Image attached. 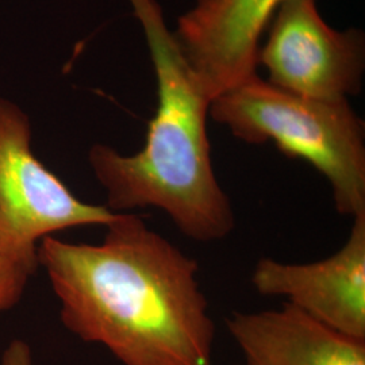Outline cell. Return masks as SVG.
I'll return each instance as SVG.
<instances>
[{"label": "cell", "instance_id": "8992f818", "mask_svg": "<svg viewBox=\"0 0 365 365\" xmlns=\"http://www.w3.org/2000/svg\"><path fill=\"white\" fill-rule=\"evenodd\" d=\"M252 286L262 297L286 298L318 324L365 341V212L353 218L344 247L325 260L289 264L261 259Z\"/></svg>", "mask_w": 365, "mask_h": 365}, {"label": "cell", "instance_id": "7a4b0ae2", "mask_svg": "<svg viewBox=\"0 0 365 365\" xmlns=\"http://www.w3.org/2000/svg\"><path fill=\"white\" fill-rule=\"evenodd\" d=\"M144 30L157 78V108L144 148L130 156L103 144L88 161L107 195V209L160 210L197 242L225 240L235 210L212 168L210 101L170 31L157 0H129Z\"/></svg>", "mask_w": 365, "mask_h": 365}, {"label": "cell", "instance_id": "5b68a950", "mask_svg": "<svg viewBox=\"0 0 365 365\" xmlns=\"http://www.w3.org/2000/svg\"><path fill=\"white\" fill-rule=\"evenodd\" d=\"M267 31L257 66L274 87L317 101H348L361 90L363 31L329 26L317 0H284Z\"/></svg>", "mask_w": 365, "mask_h": 365}, {"label": "cell", "instance_id": "ba28073f", "mask_svg": "<svg viewBox=\"0 0 365 365\" xmlns=\"http://www.w3.org/2000/svg\"><path fill=\"white\" fill-rule=\"evenodd\" d=\"M226 327L244 365H365V341L349 339L284 303L256 313H233Z\"/></svg>", "mask_w": 365, "mask_h": 365}, {"label": "cell", "instance_id": "52a82bcc", "mask_svg": "<svg viewBox=\"0 0 365 365\" xmlns=\"http://www.w3.org/2000/svg\"><path fill=\"white\" fill-rule=\"evenodd\" d=\"M284 0H196L173 33L210 101L256 75L262 33Z\"/></svg>", "mask_w": 365, "mask_h": 365}, {"label": "cell", "instance_id": "30bf717a", "mask_svg": "<svg viewBox=\"0 0 365 365\" xmlns=\"http://www.w3.org/2000/svg\"><path fill=\"white\" fill-rule=\"evenodd\" d=\"M0 365H34L30 346L22 339H14L1 354Z\"/></svg>", "mask_w": 365, "mask_h": 365}, {"label": "cell", "instance_id": "9c48e42d", "mask_svg": "<svg viewBox=\"0 0 365 365\" xmlns=\"http://www.w3.org/2000/svg\"><path fill=\"white\" fill-rule=\"evenodd\" d=\"M36 269L0 256V313L13 309L22 299L29 279Z\"/></svg>", "mask_w": 365, "mask_h": 365}, {"label": "cell", "instance_id": "3957f363", "mask_svg": "<svg viewBox=\"0 0 365 365\" xmlns=\"http://www.w3.org/2000/svg\"><path fill=\"white\" fill-rule=\"evenodd\" d=\"M210 117L247 144L274 143L325 176L342 215L365 212L364 122L349 101H317L280 90L256 75L223 92Z\"/></svg>", "mask_w": 365, "mask_h": 365}, {"label": "cell", "instance_id": "277c9868", "mask_svg": "<svg viewBox=\"0 0 365 365\" xmlns=\"http://www.w3.org/2000/svg\"><path fill=\"white\" fill-rule=\"evenodd\" d=\"M106 206L73 195L31 148L26 114L0 98V256L37 271L38 244L45 237L117 218Z\"/></svg>", "mask_w": 365, "mask_h": 365}, {"label": "cell", "instance_id": "6da1fadb", "mask_svg": "<svg viewBox=\"0 0 365 365\" xmlns=\"http://www.w3.org/2000/svg\"><path fill=\"white\" fill-rule=\"evenodd\" d=\"M106 227L98 245L38 244L63 325L123 365H212L215 324L197 261L143 215L119 212Z\"/></svg>", "mask_w": 365, "mask_h": 365}]
</instances>
